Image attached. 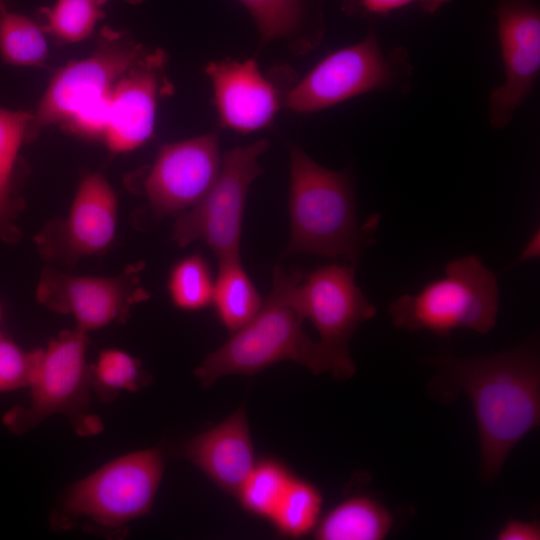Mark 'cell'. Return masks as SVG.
I'll return each mask as SVG.
<instances>
[{
	"label": "cell",
	"instance_id": "obj_1",
	"mask_svg": "<svg viewBox=\"0 0 540 540\" xmlns=\"http://www.w3.org/2000/svg\"><path fill=\"white\" fill-rule=\"evenodd\" d=\"M436 393L452 400L470 398L480 440V475L492 482L509 453L540 423V364L536 345L487 357H445Z\"/></svg>",
	"mask_w": 540,
	"mask_h": 540
},
{
	"label": "cell",
	"instance_id": "obj_2",
	"mask_svg": "<svg viewBox=\"0 0 540 540\" xmlns=\"http://www.w3.org/2000/svg\"><path fill=\"white\" fill-rule=\"evenodd\" d=\"M289 153L291 235L285 254L344 257L356 265L374 242L379 216L358 222L348 172L323 167L297 145H291Z\"/></svg>",
	"mask_w": 540,
	"mask_h": 540
},
{
	"label": "cell",
	"instance_id": "obj_3",
	"mask_svg": "<svg viewBox=\"0 0 540 540\" xmlns=\"http://www.w3.org/2000/svg\"><path fill=\"white\" fill-rule=\"evenodd\" d=\"M302 278L299 270L273 269L270 292L256 315L194 370L204 387L224 376H250L288 360L316 375L328 372L318 343L302 328L304 317L296 300Z\"/></svg>",
	"mask_w": 540,
	"mask_h": 540
},
{
	"label": "cell",
	"instance_id": "obj_4",
	"mask_svg": "<svg viewBox=\"0 0 540 540\" xmlns=\"http://www.w3.org/2000/svg\"><path fill=\"white\" fill-rule=\"evenodd\" d=\"M413 71L408 50L395 46L384 51L371 28L362 40L332 51L297 79L284 108L309 114L372 92L407 94Z\"/></svg>",
	"mask_w": 540,
	"mask_h": 540
},
{
	"label": "cell",
	"instance_id": "obj_5",
	"mask_svg": "<svg viewBox=\"0 0 540 540\" xmlns=\"http://www.w3.org/2000/svg\"><path fill=\"white\" fill-rule=\"evenodd\" d=\"M498 303L495 275L478 255H469L447 263L445 276L419 293L398 297L388 313L397 328L410 332L425 329L448 337L467 328L485 334L496 324Z\"/></svg>",
	"mask_w": 540,
	"mask_h": 540
},
{
	"label": "cell",
	"instance_id": "obj_6",
	"mask_svg": "<svg viewBox=\"0 0 540 540\" xmlns=\"http://www.w3.org/2000/svg\"><path fill=\"white\" fill-rule=\"evenodd\" d=\"M163 471V455L158 449L119 457L67 491L60 520H85L104 529L120 528L150 510Z\"/></svg>",
	"mask_w": 540,
	"mask_h": 540
},
{
	"label": "cell",
	"instance_id": "obj_7",
	"mask_svg": "<svg viewBox=\"0 0 540 540\" xmlns=\"http://www.w3.org/2000/svg\"><path fill=\"white\" fill-rule=\"evenodd\" d=\"M268 146L266 139H259L222 155L220 171L211 188L176 219L172 237L179 246L203 241L218 261L240 258L246 199L251 185L263 173L259 159Z\"/></svg>",
	"mask_w": 540,
	"mask_h": 540
},
{
	"label": "cell",
	"instance_id": "obj_8",
	"mask_svg": "<svg viewBox=\"0 0 540 540\" xmlns=\"http://www.w3.org/2000/svg\"><path fill=\"white\" fill-rule=\"evenodd\" d=\"M146 52L123 31L104 27L89 57L59 68L28 123L25 143L47 126H63L85 107L111 97L117 81Z\"/></svg>",
	"mask_w": 540,
	"mask_h": 540
},
{
	"label": "cell",
	"instance_id": "obj_9",
	"mask_svg": "<svg viewBox=\"0 0 540 540\" xmlns=\"http://www.w3.org/2000/svg\"><path fill=\"white\" fill-rule=\"evenodd\" d=\"M356 265L329 264L303 276L296 300L304 317L317 329V342L327 371L339 380L353 376L349 341L356 329L373 318L376 308L355 282Z\"/></svg>",
	"mask_w": 540,
	"mask_h": 540
},
{
	"label": "cell",
	"instance_id": "obj_10",
	"mask_svg": "<svg viewBox=\"0 0 540 540\" xmlns=\"http://www.w3.org/2000/svg\"><path fill=\"white\" fill-rule=\"evenodd\" d=\"M204 71L211 83L219 126L240 134L269 127L298 79L286 66L264 74L255 59L227 57L209 62Z\"/></svg>",
	"mask_w": 540,
	"mask_h": 540
},
{
	"label": "cell",
	"instance_id": "obj_11",
	"mask_svg": "<svg viewBox=\"0 0 540 540\" xmlns=\"http://www.w3.org/2000/svg\"><path fill=\"white\" fill-rule=\"evenodd\" d=\"M495 15L504 80L490 91L487 114L490 126L502 129L539 76L540 10L532 0H499Z\"/></svg>",
	"mask_w": 540,
	"mask_h": 540
},
{
	"label": "cell",
	"instance_id": "obj_12",
	"mask_svg": "<svg viewBox=\"0 0 540 540\" xmlns=\"http://www.w3.org/2000/svg\"><path fill=\"white\" fill-rule=\"evenodd\" d=\"M221 161L217 131L162 145L143 181L153 213L180 214L197 204L215 182Z\"/></svg>",
	"mask_w": 540,
	"mask_h": 540
},
{
	"label": "cell",
	"instance_id": "obj_13",
	"mask_svg": "<svg viewBox=\"0 0 540 540\" xmlns=\"http://www.w3.org/2000/svg\"><path fill=\"white\" fill-rule=\"evenodd\" d=\"M85 352V331L79 327L63 331L44 350L32 352L29 407L7 416V424L27 430L47 416L79 406L88 386Z\"/></svg>",
	"mask_w": 540,
	"mask_h": 540
},
{
	"label": "cell",
	"instance_id": "obj_14",
	"mask_svg": "<svg viewBox=\"0 0 540 540\" xmlns=\"http://www.w3.org/2000/svg\"><path fill=\"white\" fill-rule=\"evenodd\" d=\"M166 62L163 50H146L115 84L104 133L111 151H132L151 138L158 100L173 92L165 74Z\"/></svg>",
	"mask_w": 540,
	"mask_h": 540
},
{
	"label": "cell",
	"instance_id": "obj_15",
	"mask_svg": "<svg viewBox=\"0 0 540 540\" xmlns=\"http://www.w3.org/2000/svg\"><path fill=\"white\" fill-rule=\"evenodd\" d=\"M132 276L86 277L51 272L38 288L48 307L72 314L84 331L104 327L127 311L130 304L147 297L135 287Z\"/></svg>",
	"mask_w": 540,
	"mask_h": 540
},
{
	"label": "cell",
	"instance_id": "obj_16",
	"mask_svg": "<svg viewBox=\"0 0 540 540\" xmlns=\"http://www.w3.org/2000/svg\"><path fill=\"white\" fill-rule=\"evenodd\" d=\"M183 454L220 489L236 496L256 463L244 406L188 441Z\"/></svg>",
	"mask_w": 540,
	"mask_h": 540
},
{
	"label": "cell",
	"instance_id": "obj_17",
	"mask_svg": "<svg viewBox=\"0 0 540 540\" xmlns=\"http://www.w3.org/2000/svg\"><path fill=\"white\" fill-rule=\"evenodd\" d=\"M253 18L260 48L279 41L294 55L315 50L325 35L324 0H237Z\"/></svg>",
	"mask_w": 540,
	"mask_h": 540
},
{
	"label": "cell",
	"instance_id": "obj_18",
	"mask_svg": "<svg viewBox=\"0 0 540 540\" xmlns=\"http://www.w3.org/2000/svg\"><path fill=\"white\" fill-rule=\"evenodd\" d=\"M117 196L100 173L83 178L66 222L70 248L80 255L98 253L113 241L117 227Z\"/></svg>",
	"mask_w": 540,
	"mask_h": 540
},
{
	"label": "cell",
	"instance_id": "obj_19",
	"mask_svg": "<svg viewBox=\"0 0 540 540\" xmlns=\"http://www.w3.org/2000/svg\"><path fill=\"white\" fill-rule=\"evenodd\" d=\"M393 517L376 498L354 495L328 511L314 529L318 540H381L390 532Z\"/></svg>",
	"mask_w": 540,
	"mask_h": 540
},
{
	"label": "cell",
	"instance_id": "obj_20",
	"mask_svg": "<svg viewBox=\"0 0 540 540\" xmlns=\"http://www.w3.org/2000/svg\"><path fill=\"white\" fill-rule=\"evenodd\" d=\"M262 302L240 258L219 261L211 304L229 332L234 333L246 325L259 311Z\"/></svg>",
	"mask_w": 540,
	"mask_h": 540
},
{
	"label": "cell",
	"instance_id": "obj_21",
	"mask_svg": "<svg viewBox=\"0 0 540 540\" xmlns=\"http://www.w3.org/2000/svg\"><path fill=\"white\" fill-rule=\"evenodd\" d=\"M323 495L311 482L293 476L269 521L280 535L300 538L320 520Z\"/></svg>",
	"mask_w": 540,
	"mask_h": 540
},
{
	"label": "cell",
	"instance_id": "obj_22",
	"mask_svg": "<svg viewBox=\"0 0 540 540\" xmlns=\"http://www.w3.org/2000/svg\"><path fill=\"white\" fill-rule=\"evenodd\" d=\"M293 476L279 460L263 458L256 461L236 497L246 512L269 520Z\"/></svg>",
	"mask_w": 540,
	"mask_h": 540
},
{
	"label": "cell",
	"instance_id": "obj_23",
	"mask_svg": "<svg viewBox=\"0 0 540 540\" xmlns=\"http://www.w3.org/2000/svg\"><path fill=\"white\" fill-rule=\"evenodd\" d=\"M0 54L11 65L43 66L48 57L43 28L24 15L0 10Z\"/></svg>",
	"mask_w": 540,
	"mask_h": 540
},
{
	"label": "cell",
	"instance_id": "obj_24",
	"mask_svg": "<svg viewBox=\"0 0 540 540\" xmlns=\"http://www.w3.org/2000/svg\"><path fill=\"white\" fill-rule=\"evenodd\" d=\"M107 0H57L52 7L41 9L46 18L44 31L59 43L71 44L90 37L104 17Z\"/></svg>",
	"mask_w": 540,
	"mask_h": 540
},
{
	"label": "cell",
	"instance_id": "obj_25",
	"mask_svg": "<svg viewBox=\"0 0 540 540\" xmlns=\"http://www.w3.org/2000/svg\"><path fill=\"white\" fill-rule=\"evenodd\" d=\"M214 278L200 255H191L175 264L168 291L173 304L185 311H198L212 303Z\"/></svg>",
	"mask_w": 540,
	"mask_h": 540
},
{
	"label": "cell",
	"instance_id": "obj_26",
	"mask_svg": "<svg viewBox=\"0 0 540 540\" xmlns=\"http://www.w3.org/2000/svg\"><path fill=\"white\" fill-rule=\"evenodd\" d=\"M32 113L0 107V213L7 219L14 210L12 179L20 147L25 143Z\"/></svg>",
	"mask_w": 540,
	"mask_h": 540
},
{
	"label": "cell",
	"instance_id": "obj_27",
	"mask_svg": "<svg viewBox=\"0 0 540 540\" xmlns=\"http://www.w3.org/2000/svg\"><path fill=\"white\" fill-rule=\"evenodd\" d=\"M95 376L97 383L110 391H134L140 385L138 363L120 350H107L99 356Z\"/></svg>",
	"mask_w": 540,
	"mask_h": 540
},
{
	"label": "cell",
	"instance_id": "obj_28",
	"mask_svg": "<svg viewBox=\"0 0 540 540\" xmlns=\"http://www.w3.org/2000/svg\"><path fill=\"white\" fill-rule=\"evenodd\" d=\"M31 367L32 352L0 337V393L28 386Z\"/></svg>",
	"mask_w": 540,
	"mask_h": 540
},
{
	"label": "cell",
	"instance_id": "obj_29",
	"mask_svg": "<svg viewBox=\"0 0 540 540\" xmlns=\"http://www.w3.org/2000/svg\"><path fill=\"white\" fill-rule=\"evenodd\" d=\"M452 0H344V8L350 14L362 17H386L396 11L416 7L424 13L433 14Z\"/></svg>",
	"mask_w": 540,
	"mask_h": 540
},
{
	"label": "cell",
	"instance_id": "obj_30",
	"mask_svg": "<svg viewBox=\"0 0 540 540\" xmlns=\"http://www.w3.org/2000/svg\"><path fill=\"white\" fill-rule=\"evenodd\" d=\"M496 538L498 540H539V521L510 519L497 532Z\"/></svg>",
	"mask_w": 540,
	"mask_h": 540
},
{
	"label": "cell",
	"instance_id": "obj_31",
	"mask_svg": "<svg viewBox=\"0 0 540 540\" xmlns=\"http://www.w3.org/2000/svg\"><path fill=\"white\" fill-rule=\"evenodd\" d=\"M539 230L535 231L533 236L529 239V241L526 243L525 247L523 248L519 258L517 259L516 263H522L525 261H529L532 259H536L540 255V244H539Z\"/></svg>",
	"mask_w": 540,
	"mask_h": 540
},
{
	"label": "cell",
	"instance_id": "obj_32",
	"mask_svg": "<svg viewBox=\"0 0 540 540\" xmlns=\"http://www.w3.org/2000/svg\"><path fill=\"white\" fill-rule=\"evenodd\" d=\"M9 219H7L3 214L0 213V226L5 225L8 222Z\"/></svg>",
	"mask_w": 540,
	"mask_h": 540
},
{
	"label": "cell",
	"instance_id": "obj_33",
	"mask_svg": "<svg viewBox=\"0 0 540 540\" xmlns=\"http://www.w3.org/2000/svg\"><path fill=\"white\" fill-rule=\"evenodd\" d=\"M128 3L130 4H140L142 3L144 0H126Z\"/></svg>",
	"mask_w": 540,
	"mask_h": 540
},
{
	"label": "cell",
	"instance_id": "obj_34",
	"mask_svg": "<svg viewBox=\"0 0 540 540\" xmlns=\"http://www.w3.org/2000/svg\"><path fill=\"white\" fill-rule=\"evenodd\" d=\"M6 1L7 0H0V10H3L6 8Z\"/></svg>",
	"mask_w": 540,
	"mask_h": 540
}]
</instances>
